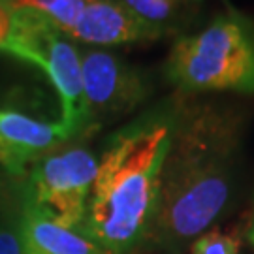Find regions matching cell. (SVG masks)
<instances>
[{
    "label": "cell",
    "instance_id": "obj_1",
    "mask_svg": "<svg viewBox=\"0 0 254 254\" xmlns=\"http://www.w3.org/2000/svg\"><path fill=\"white\" fill-rule=\"evenodd\" d=\"M237 151L234 115L196 108L175 119L149 236L177 251L217 222L234 194Z\"/></svg>",
    "mask_w": 254,
    "mask_h": 254
},
{
    "label": "cell",
    "instance_id": "obj_2",
    "mask_svg": "<svg viewBox=\"0 0 254 254\" xmlns=\"http://www.w3.org/2000/svg\"><path fill=\"white\" fill-rule=\"evenodd\" d=\"M170 115H147L109 137L77 232L111 254H127L153 226L160 170L173 134Z\"/></svg>",
    "mask_w": 254,
    "mask_h": 254
},
{
    "label": "cell",
    "instance_id": "obj_3",
    "mask_svg": "<svg viewBox=\"0 0 254 254\" xmlns=\"http://www.w3.org/2000/svg\"><path fill=\"white\" fill-rule=\"evenodd\" d=\"M166 73L187 92H254V27L234 11L220 15L175 42Z\"/></svg>",
    "mask_w": 254,
    "mask_h": 254
},
{
    "label": "cell",
    "instance_id": "obj_4",
    "mask_svg": "<svg viewBox=\"0 0 254 254\" xmlns=\"http://www.w3.org/2000/svg\"><path fill=\"white\" fill-rule=\"evenodd\" d=\"M4 51L44 68L59 92L63 125L72 137L87 134L81 53L68 34L32 9H11V34Z\"/></svg>",
    "mask_w": 254,
    "mask_h": 254
},
{
    "label": "cell",
    "instance_id": "obj_5",
    "mask_svg": "<svg viewBox=\"0 0 254 254\" xmlns=\"http://www.w3.org/2000/svg\"><path fill=\"white\" fill-rule=\"evenodd\" d=\"M98 160L85 145H57L30 164L25 205L36 207L64 226H81Z\"/></svg>",
    "mask_w": 254,
    "mask_h": 254
},
{
    "label": "cell",
    "instance_id": "obj_6",
    "mask_svg": "<svg viewBox=\"0 0 254 254\" xmlns=\"http://www.w3.org/2000/svg\"><path fill=\"white\" fill-rule=\"evenodd\" d=\"M87 134L128 115L147 96L143 77L117 55L87 49L81 55Z\"/></svg>",
    "mask_w": 254,
    "mask_h": 254
},
{
    "label": "cell",
    "instance_id": "obj_7",
    "mask_svg": "<svg viewBox=\"0 0 254 254\" xmlns=\"http://www.w3.org/2000/svg\"><path fill=\"white\" fill-rule=\"evenodd\" d=\"M70 38L96 46H121L164 36L115 0H87Z\"/></svg>",
    "mask_w": 254,
    "mask_h": 254
},
{
    "label": "cell",
    "instance_id": "obj_8",
    "mask_svg": "<svg viewBox=\"0 0 254 254\" xmlns=\"http://www.w3.org/2000/svg\"><path fill=\"white\" fill-rule=\"evenodd\" d=\"M72 139L61 123H42L17 111H0V141L11 160V175L27 177L30 164L38 156Z\"/></svg>",
    "mask_w": 254,
    "mask_h": 254
},
{
    "label": "cell",
    "instance_id": "obj_9",
    "mask_svg": "<svg viewBox=\"0 0 254 254\" xmlns=\"http://www.w3.org/2000/svg\"><path fill=\"white\" fill-rule=\"evenodd\" d=\"M23 254H111L77 230L64 226L36 207L23 205Z\"/></svg>",
    "mask_w": 254,
    "mask_h": 254
},
{
    "label": "cell",
    "instance_id": "obj_10",
    "mask_svg": "<svg viewBox=\"0 0 254 254\" xmlns=\"http://www.w3.org/2000/svg\"><path fill=\"white\" fill-rule=\"evenodd\" d=\"M128 11L143 19L147 25L160 30L162 34H172L185 15L183 0H115Z\"/></svg>",
    "mask_w": 254,
    "mask_h": 254
},
{
    "label": "cell",
    "instance_id": "obj_11",
    "mask_svg": "<svg viewBox=\"0 0 254 254\" xmlns=\"http://www.w3.org/2000/svg\"><path fill=\"white\" fill-rule=\"evenodd\" d=\"M87 0H13L11 9H32L47 17L59 30L68 34L77 23Z\"/></svg>",
    "mask_w": 254,
    "mask_h": 254
},
{
    "label": "cell",
    "instance_id": "obj_12",
    "mask_svg": "<svg viewBox=\"0 0 254 254\" xmlns=\"http://www.w3.org/2000/svg\"><path fill=\"white\" fill-rule=\"evenodd\" d=\"M241 239L234 232L209 230L190 243V254H239Z\"/></svg>",
    "mask_w": 254,
    "mask_h": 254
},
{
    "label": "cell",
    "instance_id": "obj_13",
    "mask_svg": "<svg viewBox=\"0 0 254 254\" xmlns=\"http://www.w3.org/2000/svg\"><path fill=\"white\" fill-rule=\"evenodd\" d=\"M23 205L8 209L0 215V254H23L21 241V215Z\"/></svg>",
    "mask_w": 254,
    "mask_h": 254
},
{
    "label": "cell",
    "instance_id": "obj_14",
    "mask_svg": "<svg viewBox=\"0 0 254 254\" xmlns=\"http://www.w3.org/2000/svg\"><path fill=\"white\" fill-rule=\"evenodd\" d=\"M21 203H25V177L0 172V215Z\"/></svg>",
    "mask_w": 254,
    "mask_h": 254
},
{
    "label": "cell",
    "instance_id": "obj_15",
    "mask_svg": "<svg viewBox=\"0 0 254 254\" xmlns=\"http://www.w3.org/2000/svg\"><path fill=\"white\" fill-rule=\"evenodd\" d=\"M11 34V8L0 2V49L6 46Z\"/></svg>",
    "mask_w": 254,
    "mask_h": 254
},
{
    "label": "cell",
    "instance_id": "obj_16",
    "mask_svg": "<svg viewBox=\"0 0 254 254\" xmlns=\"http://www.w3.org/2000/svg\"><path fill=\"white\" fill-rule=\"evenodd\" d=\"M0 170L11 175V160H9V154L6 147L2 145V141H0Z\"/></svg>",
    "mask_w": 254,
    "mask_h": 254
},
{
    "label": "cell",
    "instance_id": "obj_17",
    "mask_svg": "<svg viewBox=\"0 0 254 254\" xmlns=\"http://www.w3.org/2000/svg\"><path fill=\"white\" fill-rule=\"evenodd\" d=\"M249 239H251V243H253V247H254V222H253V226H251V232H249Z\"/></svg>",
    "mask_w": 254,
    "mask_h": 254
},
{
    "label": "cell",
    "instance_id": "obj_18",
    "mask_svg": "<svg viewBox=\"0 0 254 254\" xmlns=\"http://www.w3.org/2000/svg\"><path fill=\"white\" fill-rule=\"evenodd\" d=\"M11 2H13V0H8V4H9V6H11Z\"/></svg>",
    "mask_w": 254,
    "mask_h": 254
}]
</instances>
